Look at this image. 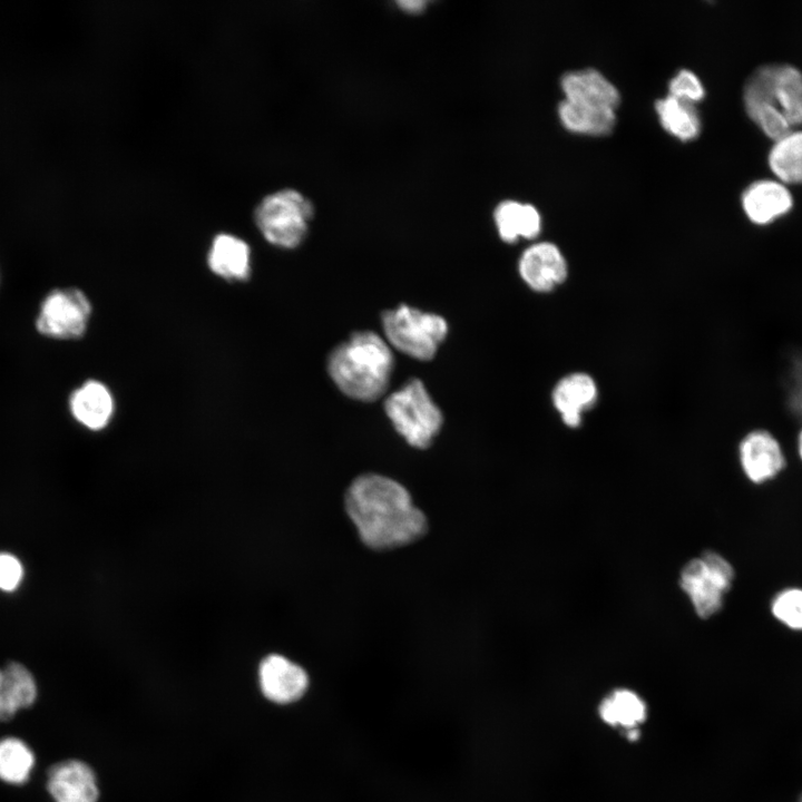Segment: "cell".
Segmentation results:
<instances>
[{
  "label": "cell",
  "instance_id": "1",
  "mask_svg": "<svg viewBox=\"0 0 802 802\" xmlns=\"http://www.w3.org/2000/svg\"><path fill=\"white\" fill-rule=\"evenodd\" d=\"M345 510L361 541L373 550H389L412 544L428 530L426 515L412 503L398 481L364 473L349 486Z\"/></svg>",
  "mask_w": 802,
  "mask_h": 802
},
{
  "label": "cell",
  "instance_id": "2",
  "mask_svg": "<svg viewBox=\"0 0 802 802\" xmlns=\"http://www.w3.org/2000/svg\"><path fill=\"white\" fill-rule=\"evenodd\" d=\"M747 115L774 141L802 125V74L790 65H764L743 91Z\"/></svg>",
  "mask_w": 802,
  "mask_h": 802
},
{
  "label": "cell",
  "instance_id": "3",
  "mask_svg": "<svg viewBox=\"0 0 802 802\" xmlns=\"http://www.w3.org/2000/svg\"><path fill=\"white\" fill-rule=\"evenodd\" d=\"M394 365L390 344L371 331L353 333L330 354L327 370L336 387L361 401L380 398Z\"/></svg>",
  "mask_w": 802,
  "mask_h": 802
},
{
  "label": "cell",
  "instance_id": "4",
  "mask_svg": "<svg viewBox=\"0 0 802 802\" xmlns=\"http://www.w3.org/2000/svg\"><path fill=\"white\" fill-rule=\"evenodd\" d=\"M395 430L415 448H428L442 426V413L423 383L413 379L392 392L384 402Z\"/></svg>",
  "mask_w": 802,
  "mask_h": 802
},
{
  "label": "cell",
  "instance_id": "5",
  "mask_svg": "<svg viewBox=\"0 0 802 802\" xmlns=\"http://www.w3.org/2000/svg\"><path fill=\"white\" fill-rule=\"evenodd\" d=\"M313 204L300 192L284 188L266 195L254 211V222L271 244L294 248L304 239Z\"/></svg>",
  "mask_w": 802,
  "mask_h": 802
},
{
  "label": "cell",
  "instance_id": "6",
  "mask_svg": "<svg viewBox=\"0 0 802 802\" xmlns=\"http://www.w3.org/2000/svg\"><path fill=\"white\" fill-rule=\"evenodd\" d=\"M733 579L731 563L721 554L707 550L684 564L678 574V586L695 615L708 619L722 609Z\"/></svg>",
  "mask_w": 802,
  "mask_h": 802
},
{
  "label": "cell",
  "instance_id": "7",
  "mask_svg": "<svg viewBox=\"0 0 802 802\" xmlns=\"http://www.w3.org/2000/svg\"><path fill=\"white\" fill-rule=\"evenodd\" d=\"M382 326L390 345L422 361L434 356L448 333V324L442 316L404 304L385 311Z\"/></svg>",
  "mask_w": 802,
  "mask_h": 802
},
{
  "label": "cell",
  "instance_id": "8",
  "mask_svg": "<svg viewBox=\"0 0 802 802\" xmlns=\"http://www.w3.org/2000/svg\"><path fill=\"white\" fill-rule=\"evenodd\" d=\"M91 312V303L81 290L55 288L40 302L35 325L49 339H79L88 329Z\"/></svg>",
  "mask_w": 802,
  "mask_h": 802
},
{
  "label": "cell",
  "instance_id": "9",
  "mask_svg": "<svg viewBox=\"0 0 802 802\" xmlns=\"http://www.w3.org/2000/svg\"><path fill=\"white\" fill-rule=\"evenodd\" d=\"M518 273L531 291L546 294L565 283L569 267L559 246L540 241L524 250L518 261Z\"/></svg>",
  "mask_w": 802,
  "mask_h": 802
},
{
  "label": "cell",
  "instance_id": "10",
  "mask_svg": "<svg viewBox=\"0 0 802 802\" xmlns=\"http://www.w3.org/2000/svg\"><path fill=\"white\" fill-rule=\"evenodd\" d=\"M258 679L263 695L276 704L299 701L309 687L305 669L280 654L263 658L258 667Z\"/></svg>",
  "mask_w": 802,
  "mask_h": 802
},
{
  "label": "cell",
  "instance_id": "11",
  "mask_svg": "<svg viewBox=\"0 0 802 802\" xmlns=\"http://www.w3.org/2000/svg\"><path fill=\"white\" fill-rule=\"evenodd\" d=\"M596 380L587 372H571L560 378L551 390V403L561 422L570 429L579 428L584 414L598 401Z\"/></svg>",
  "mask_w": 802,
  "mask_h": 802
},
{
  "label": "cell",
  "instance_id": "12",
  "mask_svg": "<svg viewBox=\"0 0 802 802\" xmlns=\"http://www.w3.org/2000/svg\"><path fill=\"white\" fill-rule=\"evenodd\" d=\"M739 457L744 475L754 483L773 479L785 464L780 443L763 430L752 431L743 438Z\"/></svg>",
  "mask_w": 802,
  "mask_h": 802
},
{
  "label": "cell",
  "instance_id": "13",
  "mask_svg": "<svg viewBox=\"0 0 802 802\" xmlns=\"http://www.w3.org/2000/svg\"><path fill=\"white\" fill-rule=\"evenodd\" d=\"M47 790L55 802H97L99 790L91 767L79 760H66L48 771Z\"/></svg>",
  "mask_w": 802,
  "mask_h": 802
},
{
  "label": "cell",
  "instance_id": "14",
  "mask_svg": "<svg viewBox=\"0 0 802 802\" xmlns=\"http://www.w3.org/2000/svg\"><path fill=\"white\" fill-rule=\"evenodd\" d=\"M560 85L564 99L576 104L616 109L620 100L617 87L594 68L567 71L561 76Z\"/></svg>",
  "mask_w": 802,
  "mask_h": 802
},
{
  "label": "cell",
  "instance_id": "15",
  "mask_svg": "<svg viewBox=\"0 0 802 802\" xmlns=\"http://www.w3.org/2000/svg\"><path fill=\"white\" fill-rule=\"evenodd\" d=\"M68 404L72 418L92 431L106 428L115 411L110 390L97 380H88L75 389Z\"/></svg>",
  "mask_w": 802,
  "mask_h": 802
},
{
  "label": "cell",
  "instance_id": "16",
  "mask_svg": "<svg viewBox=\"0 0 802 802\" xmlns=\"http://www.w3.org/2000/svg\"><path fill=\"white\" fill-rule=\"evenodd\" d=\"M743 209L751 222L765 225L785 215L793 199L785 185L777 180H756L742 195Z\"/></svg>",
  "mask_w": 802,
  "mask_h": 802
},
{
  "label": "cell",
  "instance_id": "17",
  "mask_svg": "<svg viewBox=\"0 0 802 802\" xmlns=\"http://www.w3.org/2000/svg\"><path fill=\"white\" fill-rule=\"evenodd\" d=\"M207 264L217 276L228 281H245L251 275V248L232 234L214 237L207 254Z\"/></svg>",
  "mask_w": 802,
  "mask_h": 802
},
{
  "label": "cell",
  "instance_id": "18",
  "mask_svg": "<svg viewBox=\"0 0 802 802\" xmlns=\"http://www.w3.org/2000/svg\"><path fill=\"white\" fill-rule=\"evenodd\" d=\"M493 221L500 238L514 243L519 238L534 239L541 231V216L536 206L506 199L493 211Z\"/></svg>",
  "mask_w": 802,
  "mask_h": 802
},
{
  "label": "cell",
  "instance_id": "19",
  "mask_svg": "<svg viewBox=\"0 0 802 802\" xmlns=\"http://www.w3.org/2000/svg\"><path fill=\"white\" fill-rule=\"evenodd\" d=\"M37 685L32 674L20 663L11 662L0 669V722L33 704Z\"/></svg>",
  "mask_w": 802,
  "mask_h": 802
},
{
  "label": "cell",
  "instance_id": "20",
  "mask_svg": "<svg viewBox=\"0 0 802 802\" xmlns=\"http://www.w3.org/2000/svg\"><path fill=\"white\" fill-rule=\"evenodd\" d=\"M558 116L568 130L586 135H605L616 123L615 109L585 106L566 99L558 105Z\"/></svg>",
  "mask_w": 802,
  "mask_h": 802
},
{
  "label": "cell",
  "instance_id": "21",
  "mask_svg": "<svg viewBox=\"0 0 802 802\" xmlns=\"http://www.w3.org/2000/svg\"><path fill=\"white\" fill-rule=\"evenodd\" d=\"M662 126L682 140L695 138L701 130V119L694 102L667 94L655 102Z\"/></svg>",
  "mask_w": 802,
  "mask_h": 802
},
{
  "label": "cell",
  "instance_id": "22",
  "mask_svg": "<svg viewBox=\"0 0 802 802\" xmlns=\"http://www.w3.org/2000/svg\"><path fill=\"white\" fill-rule=\"evenodd\" d=\"M769 166L781 183L802 184V130H791L774 141Z\"/></svg>",
  "mask_w": 802,
  "mask_h": 802
},
{
  "label": "cell",
  "instance_id": "23",
  "mask_svg": "<svg viewBox=\"0 0 802 802\" xmlns=\"http://www.w3.org/2000/svg\"><path fill=\"white\" fill-rule=\"evenodd\" d=\"M35 755L20 739L6 737L0 741V779L11 784H22L30 775Z\"/></svg>",
  "mask_w": 802,
  "mask_h": 802
},
{
  "label": "cell",
  "instance_id": "24",
  "mask_svg": "<svg viewBox=\"0 0 802 802\" xmlns=\"http://www.w3.org/2000/svg\"><path fill=\"white\" fill-rule=\"evenodd\" d=\"M615 712L616 726L636 728L647 715L643 698L629 688H617L608 695Z\"/></svg>",
  "mask_w": 802,
  "mask_h": 802
},
{
  "label": "cell",
  "instance_id": "25",
  "mask_svg": "<svg viewBox=\"0 0 802 802\" xmlns=\"http://www.w3.org/2000/svg\"><path fill=\"white\" fill-rule=\"evenodd\" d=\"M774 617L791 629L802 630V589L781 591L771 605Z\"/></svg>",
  "mask_w": 802,
  "mask_h": 802
},
{
  "label": "cell",
  "instance_id": "26",
  "mask_svg": "<svg viewBox=\"0 0 802 802\" xmlns=\"http://www.w3.org/2000/svg\"><path fill=\"white\" fill-rule=\"evenodd\" d=\"M669 95L695 104L705 95L704 86L695 72L681 69L668 82Z\"/></svg>",
  "mask_w": 802,
  "mask_h": 802
},
{
  "label": "cell",
  "instance_id": "27",
  "mask_svg": "<svg viewBox=\"0 0 802 802\" xmlns=\"http://www.w3.org/2000/svg\"><path fill=\"white\" fill-rule=\"evenodd\" d=\"M22 576L23 568L19 559L11 554L0 552V589L14 590L20 585Z\"/></svg>",
  "mask_w": 802,
  "mask_h": 802
},
{
  "label": "cell",
  "instance_id": "28",
  "mask_svg": "<svg viewBox=\"0 0 802 802\" xmlns=\"http://www.w3.org/2000/svg\"><path fill=\"white\" fill-rule=\"evenodd\" d=\"M788 399L793 412L802 417V360L796 361L792 369Z\"/></svg>",
  "mask_w": 802,
  "mask_h": 802
},
{
  "label": "cell",
  "instance_id": "29",
  "mask_svg": "<svg viewBox=\"0 0 802 802\" xmlns=\"http://www.w3.org/2000/svg\"><path fill=\"white\" fill-rule=\"evenodd\" d=\"M398 3L402 9L408 10L410 12H418L419 10L423 9V7L426 6L424 1H400Z\"/></svg>",
  "mask_w": 802,
  "mask_h": 802
},
{
  "label": "cell",
  "instance_id": "30",
  "mask_svg": "<svg viewBox=\"0 0 802 802\" xmlns=\"http://www.w3.org/2000/svg\"><path fill=\"white\" fill-rule=\"evenodd\" d=\"M798 451H799L800 458L802 460V430L798 437Z\"/></svg>",
  "mask_w": 802,
  "mask_h": 802
},
{
  "label": "cell",
  "instance_id": "31",
  "mask_svg": "<svg viewBox=\"0 0 802 802\" xmlns=\"http://www.w3.org/2000/svg\"><path fill=\"white\" fill-rule=\"evenodd\" d=\"M801 802H802V799H801Z\"/></svg>",
  "mask_w": 802,
  "mask_h": 802
}]
</instances>
